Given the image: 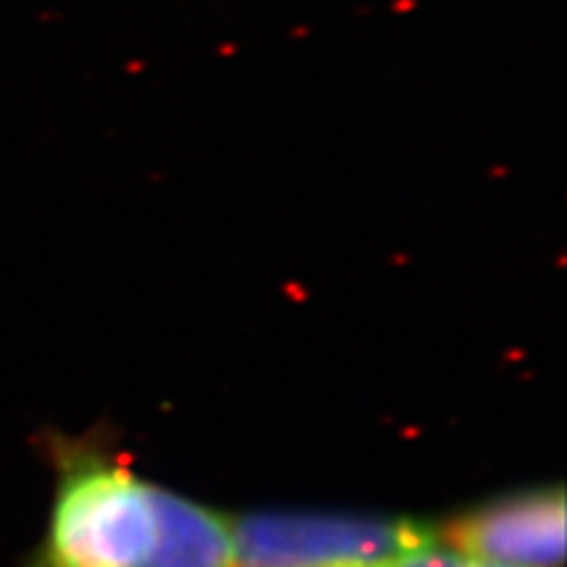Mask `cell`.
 <instances>
[{
	"label": "cell",
	"mask_w": 567,
	"mask_h": 567,
	"mask_svg": "<svg viewBox=\"0 0 567 567\" xmlns=\"http://www.w3.org/2000/svg\"><path fill=\"white\" fill-rule=\"evenodd\" d=\"M48 450L53 502L24 567H234L229 515L140 476L103 439Z\"/></svg>",
	"instance_id": "1"
},
{
	"label": "cell",
	"mask_w": 567,
	"mask_h": 567,
	"mask_svg": "<svg viewBox=\"0 0 567 567\" xmlns=\"http://www.w3.org/2000/svg\"><path fill=\"white\" fill-rule=\"evenodd\" d=\"M234 567H386L436 538L434 523L375 513L255 509L229 517Z\"/></svg>",
	"instance_id": "2"
},
{
	"label": "cell",
	"mask_w": 567,
	"mask_h": 567,
	"mask_svg": "<svg viewBox=\"0 0 567 567\" xmlns=\"http://www.w3.org/2000/svg\"><path fill=\"white\" fill-rule=\"evenodd\" d=\"M439 542L460 555L502 567L565 565V488L509 492L434 523Z\"/></svg>",
	"instance_id": "3"
},
{
	"label": "cell",
	"mask_w": 567,
	"mask_h": 567,
	"mask_svg": "<svg viewBox=\"0 0 567 567\" xmlns=\"http://www.w3.org/2000/svg\"><path fill=\"white\" fill-rule=\"evenodd\" d=\"M473 559L460 555L457 549L446 547V544L431 538V542L417 544V547L402 551L400 557H394L386 567H471Z\"/></svg>",
	"instance_id": "4"
},
{
	"label": "cell",
	"mask_w": 567,
	"mask_h": 567,
	"mask_svg": "<svg viewBox=\"0 0 567 567\" xmlns=\"http://www.w3.org/2000/svg\"><path fill=\"white\" fill-rule=\"evenodd\" d=\"M471 567H502V565H486V563H476V559H473Z\"/></svg>",
	"instance_id": "5"
}]
</instances>
